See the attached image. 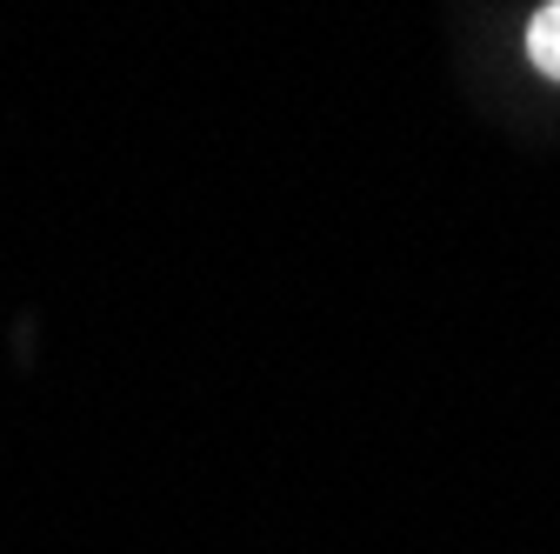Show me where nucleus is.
<instances>
[{"label":"nucleus","instance_id":"obj_1","mask_svg":"<svg viewBox=\"0 0 560 554\" xmlns=\"http://www.w3.org/2000/svg\"><path fill=\"white\" fill-rule=\"evenodd\" d=\"M527 54L547 81H560V0H547V8H534L527 21Z\"/></svg>","mask_w":560,"mask_h":554}]
</instances>
